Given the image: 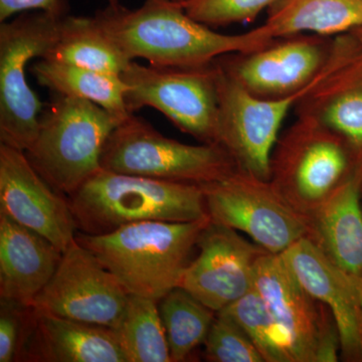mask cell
I'll return each mask as SVG.
<instances>
[{
    "instance_id": "obj_1",
    "label": "cell",
    "mask_w": 362,
    "mask_h": 362,
    "mask_svg": "<svg viewBox=\"0 0 362 362\" xmlns=\"http://www.w3.org/2000/svg\"><path fill=\"white\" fill-rule=\"evenodd\" d=\"M94 16L130 61L143 59L154 66L211 65L228 54L259 51L276 40L265 23L240 35L214 32L173 0H145L135 9L108 6Z\"/></svg>"
},
{
    "instance_id": "obj_2",
    "label": "cell",
    "mask_w": 362,
    "mask_h": 362,
    "mask_svg": "<svg viewBox=\"0 0 362 362\" xmlns=\"http://www.w3.org/2000/svg\"><path fill=\"white\" fill-rule=\"evenodd\" d=\"M209 221V216L192 221H141L105 235L78 232L76 240L99 259L128 294L159 302L180 287Z\"/></svg>"
},
{
    "instance_id": "obj_3",
    "label": "cell",
    "mask_w": 362,
    "mask_h": 362,
    "mask_svg": "<svg viewBox=\"0 0 362 362\" xmlns=\"http://www.w3.org/2000/svg\"><path fill=\"white\" fill-rule=\"evenodd\" d=\"M78 232L105 235L141 221L209 216L201 185L98 171L66 197Z\"/></svg>"
},
{
    "instance_id": "obj_4",
    "label": "cell",
    "mask_w": 362,
    "mask_h": 362,
    "mask_svg": "<svg viewBox=\"0 0 362 362\" xmlns=\"http://www.w3.org/2000/svg\"><path fill=\"white\" fill-rule=\"evenodd\" d=\"M122 121L93 102L54 95L25 156L57 192L70 197L101 170L105 144Z\"/></svg>"
},
{
    "instance_id": "obj_5",
    "label": "cell",
    "mask_w": 362,
    "mask_h": 362,
    "mask_svg": "<svg viewBox=\"0 0 362 362\" xmlns=\"http://www.w3.org/2000/svg\"><path fill=\"white\" fill-rule=\"evenodd\" d=\"M101 168L123 175L202 185L237 169L218 144H185L166 137L131 114L109 136Z\"/></svg>"
},
{
    "instance_id": "obj_6",
    "label": "cell",
    "mask_w": 362,
    "mask_h": 362,
    "mask_svg": "<svg viewBox=\"0 0 362 362\" xmlns=\"http://www.w3.org/2000/svg\"><path fill=\"white\" fill-rule=\"evenodd\" d=\"M65 14L35 11L0 25V141L23 152L37 138L44 107L28 84L26 66L47 57Z\"/></svg>"
},
{
    "instance_id": "obj_7",
    "label": "cell",
    "mask_w": 362,
    "mask_h": 362,
    "mask_svg": "<svg viewBox=\"0 0 362 362\" xmlns=\"http://www.w3.org/2000/svg\"><path fill=\"white\" fill-rule=\"evenodd\" d=\"M334 61L332 49L310 84L287 96L274 98L252 94L216 64L220 99L218 144L228 152L238 168L270 180L272 156L286 117L327 77Z\"/></svg>"
},
{
    "instance_id": "obj_8",
    "label": "cell",
    "mask_w": 362,
    "mask_h": 362,
    "mask_svg": "<svg viewBox=\"0 0 362 362\" xmlns=\"http://www.w3.org/2000/svg\"><path fill=\"white\" fill-rule=\"evenodd\" d=\"M121 77L127 84L125 101L130 113L150 107L182 132L202 143L218 144L220 99L216 62L181 68L132 61Z\"/></svg>"
},
{
    "instance_id": "obj_9",
    "label": "cell",
    "mask_w": 362,
    "mask_h": 362,
    "mask_svg": "<svg viewBox=\"0 0 362 362\" xmlns=\"http://www.w3.org/2000/svg\"><path fill=\"white\" fill-rule=\"evenodd\" d=\"M344 139L310 116L276 145L271 182L286 202L308 218L351 173Z\"/></svg>"
},
{
    "instance_id": "obj_10",
    "label": "cell",
    "mask_w": 362,
    "mask_h": 362,
    "mask_svg": "<svg viewBox=\"0 0 362 362\" xmlns=\"http://www.w3.org/2000/svg\"><path fill=\"white\" fill-rule=\"evenodd\" d=\"M201 187L211 221L247 233L271 254H282L308 237V218L290 206L271 180L237 168Z\"/></svg>"
},
{
    "instance_id": "obj_11",
    "label": "cell",
    "mask_w": 362,
    "mask_h": 362,
    "mask_svg": "<svg viewBox=\"0 0 362 362\" xmlns=\"http://www.w3.org/2000/svg\"><path fill=\"white\" fill-rule=\"evenodd\" d=\"M254 287L268 304L292 362H334L339 333L332 313L298 280L284 257L266 252L255 269Z\"/></svg>"
},
{
    "instance_id": "obj_12",
    "label": "cell",
    "mask_w": 362,
    "mask_h": 362,
    "mask_svg": "<svg viewBox=\"0 0 362 362\" xmlns=\"http://www.w3.org/2000/svg\"><path fill=\"white\" fill-rule=\"evenodd\" d=\"M129 294L99 259L74 240L30 306L39 313L99 324L116 329Z\"/></svg>"
},
{
    "instance_id": "obj_13",
    "label": "cell",
    "mask_w": 362,
    "mask_h": 362,
    "mask_svg": "<svg viewBox=\"0 0 362 362\" xmlns=\"http://www.w3.org/2000/svg\"><path fill=\"white\" fill-rule=\"evenodd\" d=\"M197 247L199 256L187 267L180 287L216 313L251 291L257 263L268 252L238 230L211 221Z\"/></svg>"
},
{
    "instance_id": "obj_14",
    "label": "cell",
    "mask_w": 362,
    "mask_h": 362,
    "mask_svg": "<svg viewBox=\"0 0 362 362\" xmlns=\"http://www.w3.org/2000/svg\"><path fill=\"white\" fill-rule=\"evenodd\" d=\"M0 211L64 252L78 233L68 199L37 173L25 152L0 144Z\"/></svg>"
},
{
    "instance_id": "obj_15",
    "label": "cell",
    "mask_w": 362,
    "mask_h": 362,
    "mask_svg": "<svg viewBox=\"0 0 362 362\" xmlns=\"http://www.w3.org/2000/svg\"><path fill=\"white\" fill-rule=\"evenodd\" d=\"M281 255L305 289L332 313L343 358L362 361L361 286L331 261L310 238H302Z\"/></svg>"
},
{
    "instance_id": "obj_16",
    "label": "cell",
    "mask_w": 362,
    "mask_h": 362,
    "mask_svg": "<svg viewBox=\"0 0 362 362\" xmlns=\"http://www.w3.org/2000/svg\"><path fill=\"white\" fill-rule=\"evenodd\" d=\"M16 361L129 362L114 328L39 313L30 305Z\"/></svg>"
},
{
    "instance_id": "obj_17",
    "label": "cell",
    "mask_w": 362,
    "mask_h": 362,
    "mask_svg": "<svg viewBox=\"0 0 362 362\" xmlns=\"http://www.w3.org/2000/svg\"><path fill=\"white\" fill-rule=\"evenodd\" d=\"M240 54V59L218 65L252 94L265 98L287 96L303 89L329 57L320 40L307 37Z\"/></svg>"
},
{
    "instance_id": "obj_18",
    "label": "cell",
    "mask_w": 362,
    "mask_h": 362,
    "mask_svg": "<svg viewBox=\"0 0 362 362\" xmlns=\"http://www.w3.org/2000/svg\"><path fill=\"white\" fill-rule=\"evenodd\" d=\"M332 70L301 100L310 116L341 136L362 157V49L347 40L334 47Z\"/></svg>"
},
{
    "instance_id": "obj_19",
    "label": "cell",
    "mask_w": 362,
    "mask_h": 362,
    "mask_svg": "<svg viewBox=\"0 0 362 362\" xmlns=\"http://www.w3.org/2000/svg\"><path fill=\"white\" fill-rule=\"evenodd\" d=\"M362 158L308 216L309 235L326 256L362 287Z\"/></svg>"
},
{
    "instance_id": "obj_20",
    "label": "cell",
    "mask_w": 362,
    "mask_h": 362,
    "mask_svg": "<svg viewBox=\"0 0 362 362\" xmlns=\"http://www.w3.org/2000/svg\"><path fill=\"white\" fill-rule=\"evenodd\" d=\"M62 257L49 240L0 211V298L32 304Z\"/></svg>"
},
{
    "instance_id": "obj_21",
    "label": "cell",
    "mask_w": 362,
    "mask_h": 362,
    "mask_svg": "<svg viewBox=\"0 0 362 362\" xmlns=\"http://www.w3.org/2000/svg\"><path fill=\"white\" fill-rule=\"evenodd\" d=\"M269 11L265 25L275 39L340 35L362 23V0H280Z\"/></svg>"
},
{
    "instance_id": "obj_22",
    "label": "cell",
    "mask_w": 362,
    "mask_h": 362,
    "mask_svg": "<svg viewBox=\"0 0 362 362\" xmlns=\"http://www.w3.org/2000/svg\"><path fill=\"white\" fill-rule=\"evenodd\" d=\"M32 73L54 95L93 102L120 120L132 114L125 101L127 84L121 76L44 59L33 66Z\"/></svg>"
},
{
    "instance_id": "obj_23",
    "label": "cell",
    "mask_w": 362,
    "mask_h": 362,
    "mask_svg": "<svg viewBox=\"0 0 362 362\" xmlns=\"http://www.w3.org/2000/svg\"><path fill=\"white\" fill-rule=\"evenodd\" d=\"M44 59L119 76L132 62L104 33L95 16L68 14L62 18L58 39Z\"/></svg>"
},
{
    "instance_id": "obj_24",
    "label": "cell",
    "mask_w": 362,
    "mask_h": 362,
    "mask_svg": "<svg viewBox=\"0 0 362 362\" xmlns=\"http://www.w3.org/2000/svg\"><path fill=\"white\" fill-rule=\"evenodd\" d=\"M158 308L171 362L187 361L194 349L206 341L216 312L181 287L162 298Z\"/></svg>"
},
{
    "instance_id": "obj_25",
    "label": "cell",
    "mask_w": 362,
    "mask_h": 362,
    "mask_svg": "<svg viewBox=\"0 0 362 362\" xmlns=\"http://www.w3.org/2000/svg\"><path fill=\"white\" fill-rule=\"evenodd\" d=\"M129 362H171L158 302L130 295L116 328Z\"/></svg>"
},
{
    "instance_id": "obj_26",
    "label": "cell",
    "mask_w": 362,
    "mask_h": 362,
    "mask_svg": "<svg viewBox=\"0 0 362 362\" xmlns=\"http://www.w3.org/2000/svg\"><path fill=\"white\" fill-rule=\"evenodd\" d=\"M220 312L245 331L265 362H292L270 308L256 288Z\"/></svg>"
},
{
    "instance_id": "obj_27",
    "label": "cell",
    "mask_w": 362,
    "mask_h": 362,
    "mask_svg": "<svg viewBox=\"0 0 362 362\" xmlns=\"http://www.w3.org/2000/svg\"><path fill=\"white\" fill-rule=\"evenodd\" d=\"M204 344L211 362H265L245 331L230 316L218 312Z\"/></svg>"
},
{
    "instance_id": "obj_28",
    "label": "cell",
    "mask_w": 362,
    "mask_h": 362,
    "mask_svg": "<svg viewBox=\"0 0 362 362\" xmlns=\"http://www.w3.org/2000/svg\"><path fill=\"white\" fill-rule=\"evenodd\" d=\"M280 0H182L180 6L195 21L207 26L246 23Z\"/></svg>"
},
{
    "instance_id": "obj_29",
    "label": "cell",
    "mask_w": 362,
    "mask_h": 362,
    "mask_svg": "<svg viewBox=\"0 0 362 362\" xmlns=\"http://www.w3.org/2000/svg\"><path fill=\"white\" fill-rule=\"evenodd\" d=\"M30 305L0 300V362L16 361Z\"/></svg>"
},
{
    "instance_id": "obj_30",
    "label": "cell",
    "mask_w": 362,
    "mask_h": 362,
    "mask_svg": "<svg viewBox=\"0 0 362 362\" xmlns=\"http://www.w3.org/2000/svg\"><path fill=\"white\" fill-rule=\"evenodd\" d=\"M32 11L66 13L63 0H0V23Z\"/></svg>"
},
{
    "instance_id": "obj_31",
    "label": "cell",
    "mask_w": 362,
    "mask_h": 362,
    "mask_svg": "<svg viewBox=\"0 0 362 362\" xmlns=\"http://www.w3.org/2000/svg\"><path fill=\"white\" fill-rule=\"evenodd\" d=\"M119 0H109V6H118Z\"/></svg>"
},
{
    "instance_id": "obj_32",
    "label": "cell",
    "mask_w": 362,
    "mask_h": 362,
    "mask_svg": "<svg viewBox=\"0 0 362 362\" xmlns=\"http://www.w3.org/2000/svg\"><path fill=\"white\" fill-rule=\"evenodd\" d=\"M173 1L180 2V1H182V0H173Z\"/></svg>"
},
{
    "instance_id": "obj_33",
    "label": "cell",
    "mask_w": 362,
    "mask_h": 362,
    "mask_svg": "<svg viewBox=\"0 0 362 362\" xmlns=\"http://www.w3.org/2000/svg\"><path fill=\"white\" fill-rule=\"evenodd\" d=\"M361 28V33H362V23H361V26H359V28Z\"/></svg>"
}]
</instances>
